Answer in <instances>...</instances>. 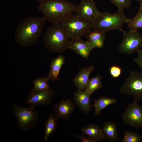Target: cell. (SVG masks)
I'll list each match as a JSON object with an SVG mask.
<instances>
[{
    "instance_id": "1",
    "label": "cell",
    "mask_w": 142,
    "mask_h": 142,
    "mask_svg": "<svg viewBox=\"0 0 142 142\" xmlns=\"http://www.w3.org/2000/svg\"><path fill=\"white\" fill-rule=\"evenodd\" d=\"M46 20L43 17H30L21 21L15 31L16 42L23 47H29L39 40L42 32Z\"/></svg>"
},
{
    "instance_id": "2",
    "label": "cell",
    "mask_w": 142,
    "mask_h": 142,
    "mask_svg": "<svg viewBox=\"0 0 142 142\" xmlns=\"http://www.w3.org/2000/svg\"><path fill=\"white\" fill-rule=\"evenodd\" d=\"M77 7L66 0H49L39 3L38 9L46 20L55 24L60 23L73 14Z\"/></svg>"
},
{
    "instance_id": "3",
    "label": "cell",
    "mask_w": 142,
    "mask_h": 142,
    "mask_svg": "<svg viewBox=\"0 0 142 142\" xmlns=\"http://www.w3.org/2000/svg\"><path fill=\"white\" fill-rule=\"evenodd\" d=\"M69 38L60 23L53 24L49 27L43 36L46 48L56 53L64 52L69 49Z\"/></svg>"
},
{
    "instance_id": "4",
    "label": "cell",
    "mask_w": 142,
    "mask_h": 142,
    "mask_svg": "<svg viewBox=\"0 0 142 142\" xmlns=\"http://www.w3.org/2000/svg\"><path fill=\"white\" fill-rule=\"evenodd\" d=\"M123 10L118 9L115 13H111L107 11L100 12L92 23L94 30L105 33L108 31L118 30L123 31V24L128 19Z\"/></svg>"
},
{
    "instance_id": "5",
    "label": "cell",
    "mask_w": 142,
    "mask_h": 142,
    "mask_svg": "<svg viewBox=\"0 0 142 142\" xmlns=\"http://www.w3.org/2000/svg\"><path fill=\"white\" fill-rule=\"evenodd\" d=\"M13 113L17 120V125L23 131L31 130L37 124L39 119L38 113L35 108L21 106L12 102Z\"/></svg>"
},
{
    "instance_id": "6",
    "label": "cell",
    "mask_w": 142,
    "mask_h": 142,
    "mask_svg": "<svg viewBox=\"0 0 142 142\" xmlns=\"http://www.w3.org/2000/svg\"><path fill=\"white\" fill-rule=\"evenodd\" d=\"M60 24L71 39L81 38L92 28V23L75 14H72Z\"/></svg>"
},
{
    "instance_id": "7",
    "label": "cell",
    "mask_w": 142,
    "mask_h": 142,
    "mask_svg": "<svg viewBox=\"0 0 142 142\" xmlns=\"http://www.w3.org/2000/svg\"><path fill=\"white\" fill-rule=\"evenodd\" d=\"M122 94L133 96L134 100H142V71H131L119 89Z\"/></svg>"
},
{
    "instance_id": "8",
    "label": "cell",
    "mask_w": 142,
    "mask_h": 142,
    "mask_svg": "<svg viewBox=\"0 0 142 142\" xmlns=\"http://www.w3.org/2000/svg\"><path fill=\"white\" fill-rule=\"evenodd\" d=\"M123 38L117 48L121 53L130 55L138 53L142 47V35L137 31H123Z\"/></svg>"
},
{
    "instance_id": "9",
    "label": "cell",
    "mask_w": 142,
    "mask_h": 142,
    "mask_svg": "<svg viewBox=\"0 0 142 142\" xmlns=\"http://www.w3.org/2000/svg\"><path fill=\"white\" fill-rule=\"evenodd\" d=\"M122 119L124 124L132 126L136 131L142 128V106L134 100L126 108Z\"/></svg>"
},
{
    "instance_id": "10",
    "label": "cell",
    "mask_w": 142,
    "mask_h": 142,
    "mask_svg": "<svg viewBox=\"0 0 142 142\" xmlns=\"http://www.w3.org/2000/svg\"><path fill=\"white\" fill-rule=\"evenodd\" d=\"M54 91L49 89L36 90L32 89L27 94L26 102L29 106L35 108L38 105H46L52 103Z\"/></svg>"
},
{
    "instance_id": "11",
    "label": "cell",
    "mask_w": 142,
    "mask_h": 142,
    "mask_svg": "<svg viewBox=\"0 0 142 142\" xmlns=\"http://www.w3.org/2000/svg\"><path fill=\"white\" fill-rule=\"evenodd\" d=\"M75 12L77 16L92 23L101 12L94 0H80Z\"/></svg>"
},
{
    "instance_id": "12",
    "label": "cell",
    "mask_w": 142,
    "mask_h": 142,
    "mask_svg": "<svg viewBox=\"0 0 142 142\" xmlns=\"http://www.w3.org/2000/svg\"><path fill=\"white\" fill-rule=\"evenodd\" d=\"M90 96L85 89H78L73 95L75 104L82 111L87 114L91 111L92 106L91 103Z\"/></svg>"
},
{
    "instance_id": "13",
    "label": "cell",
    "mask_w": 142,
    "mask_h": 142,
    "mask_svg": "<svg viewBox=\"0 0 142 142\" xmlns=\"http://www.w3.org/2000/svg\"><path fill=\"white\" fill-rule=\"evenodd\" d=\"M69 49L85 59H88L93 48L87 40L84 41L81 38H78L71 39Z\"/></svg>"
},
{
    "instance_id": "14",
    "label": "cell",
    "mask_w": 142,
    "mask_h": 142,
    "mask_svg": "<svg viewBox=\"0 0 142 142\" xmlns=\"http://www.w3.org/2000/svg\"><path fill=\"white\" fill-rule=\"evenodd\" d=\"M75 105L74 103L69 99H62L59 103L54 105V110L58 118L68 120L74 110Z\"/></svg>"
},
{
    "instance_id": "15",
    "label": "cell",
    "mask_w": 142,
    "mask_h": 142,
    "mask_svg": "<svg viewBox=\"0 0 142 142\" xmlns=\"http://www.w3.org/2000/svg\"><path fill=\"white\" fill-rule=\"evenodd\" d=\"M94 69L95 67L93 64L88 68L83 67L80 69L73 80L75 87L78 89H85L89 79L90 75Z\"/></svg>"
},
{
    "instance_id": "16",
    "label": "cell",
    "mask_w": 142,
    "mask_h": 142,
    "mask_svg": "<svg viewBox=\"0 0 142 142\" xmlns=\"http://www.w3.org/2000/svg\"><path fill=\"white\" fill-rule=\"evenodd\" d=\"M80 130L82 134L92 139L95 142L105 140L102 129L96 124H89L86 126L81 128Z\"/></svg>"
},
{
    "instance_id": "17",
    "label": "cell",
    "mask_w": 142,
    "mask_h": 142,
    "mask_svg": "<svg viewBox=\"0 0 142 142\" xmlns=\"http://www.w3.org/2000/svg\"><path fill=\"white\" fill-rule=\"evenodd\" d=\"M102 129L105 140L111 142H117L120 140L117 125L114 123L110 121L105 122Z\"/></svg>"
},
{
    "instance_id": "18",
    "label": "cell",
    "mask_w": 142,
    "mask_h": 142,
    "mask_svg": "<svg viewBox=\"0 0 142 142\" xmlns=\"http://www.w3.org/2000/svg\"><path fill=\"white\" fill-rule=\"evenodd\" d=\"M65 58L62 55L54 58L50 63V69L47 77L52 81L59 80L58 75L60 69L65 63Z\"/></svg>"
},
{
    "instance_id": "19",
    "label": "cell",
    "mask_w": 142,
    "mask_h": 142,
    "mask_svg": "<svg viewBox=\"0 0 142 142\" xmlns=\"http://www.w3.org/2000/svg\"><path fill=\"white\" fill-rule=\"evenodd\" d=\"M87 41L93 48H101L104 46L105 39V33L91 30L86 33Z\"/></svg>"
},
{
    "instance_id": "20",
    "label": "cell",
    "mask_w": 142,
    "mask_h": 142,
    "mask_svg": "<svg viewBox=\"0 0 142 142\" xmlns=\"http://www.w3.org/2000/svg\"><path fill=\"white\" fill-rule=\"evenodd\" d=\"M117 102L116 99L106 96L101 97L98 99H94L93 104L92 105L94 108L93 116H98L102 110L109 105L116 103Z\"/></svg>"
},
{
    "instance_id": "21",
    "label": "cell",
    "mask_w": 142,
    "mask_h": 142,
    "mask_svg": "<svg viewBox=\"0 0 142 142\" xmlns=\"http://www.w3.org/2000/svg\"><path fill=\"white\" fill-rule=\"evenodd\" d=\"M58 119L51 113L46 120L45 124L44 141H47L52 134L56 131Z\"/></svg>"
},
{
    "instance_id": "22",
    "label": "cell",
    "mask_w": 142,
    "mask_h": 142,
    "mask_svg": "<svg viewBox=\"0 0 142 142\" xmlns=\"http://www.w3.org/2000/svg\"><path fill=\"white\" fill-rule=\"evenodd\" d=\"M102 77L98 74L89 79L85 88V91L90 96L94 92L102 87Z\"/></svg>"
},
{
    "instance_id": "23",
    "label": "cell",
    "mask_w": 142,
    "mask_h": 142,
    "mask_svg": "<svg viewBox=\"0 0 142 142\" xmlns=\"http://www.w3.org/2000/svg\"><path fill=\"white\" fill-rule=\"evenodd\" d=\"M126 23L130 30L136 31L142 28V5H140L136 15L131 18L128 19Z\"/></svg>"
},
{
    "instance_id": "24",
    "label": "cell",
    "mask_w": 142,
    "mask_h": 142,
    "mask_svg": "<svg viewBox=\"0 0 142 142\" xmlns=\"http://www.w3.org/2000/svg\"><path fill=\"white\" fill-rule=\"evenodd\" d=\"M123 135L122 142H140L142 141V136L136 132L126 130L123 131Z\"/></svg>"
},
{
    "instance_id": "25",
    "label": "cell",
    "mask_w": 142,
    "mask_h": 142,
    "mask_svg": "<svg viewBox=\"0 0 142 142\" xmlns=\"http://www.w3.org/2000/svg\"><path fill=\"white\" fill-rule=\"evenodd\" d=\"M47 77L38 78L33 81L34 90H42L48 89L50 87L48 82L49 80Z\"/></svg>"
},
{
    "instance_id": "26",
    "label": "cell",
    "mask_w": 142,
    "mask_h": 142,
    "mask_svg": "<svg viewBox=\"0 0 142 142\" xmlns=\"http://www.w3.org/2000/svg\"><path fill=\"white\" fill-rule=\"evenodd\" d=\"M118 9L123 10L130 6L131 0H110Z\"/></svg>"
},
{
    "instance_id": "27",
    "label": "cell",
    "mask_w": 142,
    "mask_h": 142,
    "mask_svg": "<svg viewBox=\"0 0 142 142\" xmlns=\"http://www.w3.org/2000/svg\"><path fill=\"white\" fill-rule=\"evenodd\" d=\"M122 72V69L120 67L115 65L111 66L109 70L110 75L114 78L119 77L121 75Z\"/></svg>"
},
{
    "instance_id": "28",
    "label": "cell",
    "mask_w": 142,
    "mask_h": 142,
    "mask_svg": "<svg viewBox=\"0 0 142 142\" xmlns=\"http://www.w3.org/2000/svg\"><path fill=\"white\" fill-rule=\"evenodd\" d=\"M138 54L134 60L138 66L142 70V49L138 53Z\"/></svg>"
},
{
    "instance_id": "29",
    "label": "cell",
    "mask_w": 142,
    "mask_h": 142,
    "mask_svg": "<svg viewBox=\"0 0 142 142\" xmlns=\"http://www.w3.org/2000/svg\"><path fill=\"white\" fill-rule=\"evenodd\" d=\"M75 136L79 138L83 142H95V140L89 137H86L82 134L80 135H75Z\"/></svg>"
},
{
    "instance_id": "30",
    "label": "cell",
    "mask_w": 142,
    "mask_h": 142,
    "mask_svg": "<svg viewBox=\"0 0 142 142\" xmlns=\"http://www.w3.org/2000/svg\"><path fill=\"white\" fill-rule=\"evenodd\" d=\"M37 1L39 2V3L44 2L49 0H36Z\"/></svg>"
},
{
    "instance_id": "31",
    "label": "cell",
    "mask_w": 142,
    "mask_h": 142,
    "mask_svg": "<svg viewBox=\"0 0 142 142\" xmlns=\"http://www.w3.org/2000/svg\"><path fill=\"white\" fill-rule=\"evenodd\" d=\"M138 1L140 4V5H142V0H136Z\"/></svg>"
}]
</instances>
